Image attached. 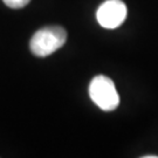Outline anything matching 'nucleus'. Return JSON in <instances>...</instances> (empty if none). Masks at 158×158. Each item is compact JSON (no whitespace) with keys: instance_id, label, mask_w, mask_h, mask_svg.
Listing matches in <instances>:
<instances>
[{"instance_id":"obj_1","label":"nucleus","mask_w":158,"mask_h":158,"mask_svg":"<svg viewBox=\"0 0 158 158\" xmlns=\"http://www.w3.org/2000/svg\"><path fill=\"white\" fill-rule=\"evenodd\" d=\"M67 41V32L60 26H48L36 31L29 41L31 52L35 56L46 57L59 51Z\"/></svg>"},{"instance_id":"obj_2","label":"nucleus","mask_w":158,"mask_h":158,"mask_svg":"<svg viewBox=\"0 0 158 158\" xmlns=\"http://www.w3.org/2000/svg\"><path fill=\"white\" fill-rule=\"evenodd\" d=\"M89 95L96 106L104 111H113L119 104V95L115 83L104 75H98L91 80Z\"/></svg>"},{"instance_id":"obj_3","label":"nucleus","mask_w":158,"mask_h":158,"mask_svg":"<svg viewBox=\"0 0 158 158\" xmlns=\"http://www.w3.org/2000/svg\"><path fill=\"white\" fill-rule=\"evenodd\" d=\"M127 6L122 0H107L97 8L96 19L102 27L115 29L127 19Z\"/></svg>"},{"instance_id":"obj_4","label":"nucleus","mask_w":158,"mask_h":158,"mask_svg":"<svg viewBox=\"0 0 158 158\" xmlns=\"http://www.w3.org/2000/svg\"><path fill=\"white\" fill-rule=\"evenodd\" d=\"M4 4L11 8H23L31 0H2Z\"/></svg>"},{"instance_id":"obj_5","label":"nucleus","mask_w":158,"mask_h":158,"mask_svg":"<svg viewBox=\"0 0 158 158\" xmlns=\"http://www.w3.org/2000/svg\"><path fill=\"white\" fill-rule=\"evenodd\" d=\"M143 158H158V156H153V155H150V156H144Z\"/></svg>"}]
</instances>
